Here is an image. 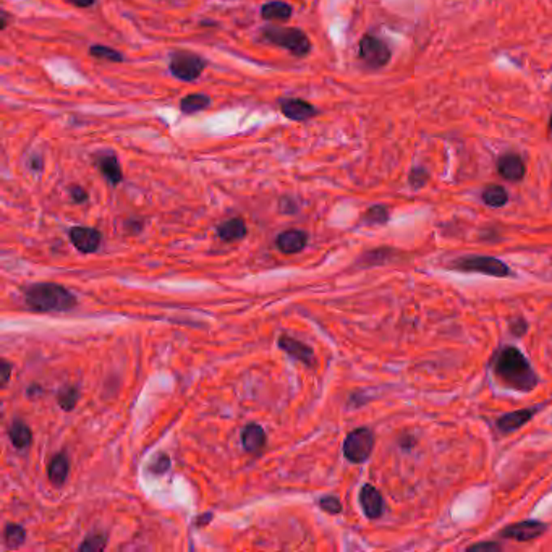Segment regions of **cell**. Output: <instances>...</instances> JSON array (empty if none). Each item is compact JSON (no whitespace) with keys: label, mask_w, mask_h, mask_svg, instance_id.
I'll return each mask as SVG.
<instances>
[{"label":"cell","mask_w":552,"mask_h":552,"mask_svg":"<svg viewBox=\"0 0 552 552\" xmlns=\"http://www.w3.org/2000/svg\"><path fill=\"white\" fill-rule=\"evenodd\" d=\"M494 374L502 384L518 392H529L538 386V376L525 355L515 347H504L494 360Z\"/></svg>","instance_id":"obj_1"},{"label":"cell","mask_w":552,"mask_h":552,"mask_svg":"<svg viewBox=\"0 0 552 552\" xmlns=\"http://www.w3.org/2000/svg\"><path fill=\"white\" fill-rule=\"evenodd\" d=\"M25 297L36 311H68L76 305L73 293L57 283H35L26 288Z\"/></svg>","instance_id":"obj_2"},{"label":"cell","mask_w":552,"mask_h":552,"mask_svg":"<svg viewBox=\"0 0 552 552\" xmlns=\"http://www.w3.org/2000/svg\"><path fill=\"white\" fill-rule=\"evenodd\" d=\"M262 37L274 46L287 49L295 56H305L311 49V44L305 32L298 28H290V26H287V28L286 26H267L262 31Z\"/></svg>","instance_id":"obj_3"},{"label":"cell","mask_w":552,"mask_h":552,"mask_svg":"<svg viewBox=\"0 0 552 552\" xmlns=\"http://www.w3.org/2000/svg\"><path fill=\"white\" fill-rule=\"evenodd\" d=\"M452 269L462 272H478V274L491 277L510 276L509 266L504 261L493 258V256H467L452 262Z\"/></svg>","instance_id":"obj_4"},{"label":"cell","mask_w":552,"mask_h":552,"mask_svg":"<svg viewBox=\"0 0 552 552\" xmlns=\"http://www.w3.org/2000/svg\"><path fill=\"white\" fill-rule=\"evenodd\" d=\"M374 447V436L368 428H358L350 433L343 442V455L353 463H363L369 458Z\"/></svg>","instance_id":"obj_5"},{"label":"cell","mask_w":552,"mask_h":552,"mask_svg":"<svg viewBox=\"0 0 552 552\" xmlns=\"http://www.w3.org/2000/svg\"><path fill=\"white\" fill-rule=\"evenodd\" d=\"M171 72L175 78L182 81H193L203 73L206 62L193 52H175L171 56Z\"/></svg>","instance_id":"obj_6"},{"label":"cell","mask_w":552,"mask_h":552,"mask_svg":"<svg viewBox=\"0 0 552 552\" xmlns=\"http://www.w3.org/2000/svg\"><path fill=\"white\" fill-rule=\"evenodd\" d=\"M360 57L369 67L379 68L384 67L391 60V49L378 37L363 36L362 41H360Z\"/></svg>","instance_id":"obj_7"},{"label":"cell","mask_w":552,"mask_h":552,"mask_svg":"<svg viewBox=\"0 0 552 552\" xmlns=\"http://www.w3.org/2000/svg\"><path fill=\"white\" fill-rule=\"evenodd\" d=\"M546 525L538 520H525L518 523L507 525V527L499 533L501 538L504 539H515V541H533L544 534Z\"/></svg>","instance_id":"obj_8"},{"label":"cell","mask_w":552,"mask_h":552,"mask_svg":"<svg viewBox=\"0 0 552 552\" xmlns=\"http://www.w3.org/2000/svg\"><path fill=\"white\" fill-rule=\"evenodd\" d=\"M538 412H539L538 407H532V408L517 410V412H512V413H505L497 419L496 426L502 434H509L513 433V431H518L520 428H523L528 422H532L533 417Z\"/></svg>","instance_id":"obj_9"},{"label":"cell","mask_w":552,"mask_h":552,"mask_svg":"<svg viewBox=\"0 0 552 552\" xmlns=\"http://www.w3.org/2000/svg\"><path fill=\"white\" fill-rule=\"evenodd\" d=\"M70 240L81 253H92L99 248L101 233L91 227H73L70 231Z\"/></svg>","instance_id":"obj_10"},{"label":"cell","mask_w":552,"mask_h":552,"mask_svg":"<svg viewBox=\"0 0 552 552\" xmlns=\"http://www.w3.org/2000/svg\"><path fill=\"white\" fill-rule=\"evenodd\" d=\"M360 504H362L366 517L371 520L379 518L384 510V501H382L381 493L371 484H364L360 491Z\"/></svg>","instance_id":"obj_11"},{"label":"cell","mask_w":552,"mask_h":552,"mask_svg":"<svg viewBox=\"0 0 552 552\" xmlns=\"http://www.w3.org/2000/svg\"><path fill=\"white\" fill-rule=\"evenodd\" d=\"M497 172L502 178L510 180V182H520L525 177V162L518 154H504L497 161Z\"/></svg>","instance_id":"obj_12"},{"label":"cell","mask_w":552,"mask_h":552,"mask_svg":"<svg viewBox=\"0 0 552 552\" xmlns=\"http://www.w3.org/2000/svg\"><path fill=\"white\" fill-rule=\"evenodd\" d=\"M278 347H281L283 352H287L290 357L300 360L303 362L306 366H313L314 364V352L309 347H306L305 343L295 341L292 337L282 336L281 341H278Z\"/></svg>","instance_id":"obj_13"},{"label":"cell","mask_w":552,"mask_h":552,"mask_svg":"<svg viewBox=\"0 0 552 552\" xmlns=\"http://www.w3.org/2000/svg\"><path fill=\"white\" fill-rule=\"evenodd\" d=\"M308 243V235L302 231H287L277 237V248L286 254H293L302 251Z\"/></svg>","instance_id":"obj_14"},{"label":"cell","mask_w":552,"mask_h":552,"mask_svg":"<svg viewBox=\"0 0 552 552\" xmlns=\"http://www.w3.org/2000/svg\"><path fill=\"white\" fill-rule=\"evenodd\" d=\"M282 114L295 122H305L314 116L316 109L302 99H287L282 102Z\"/></svg>","instance_id":"obj_15"},{"label":"cell","mask_w":552,"mask_h":552,"mask_svg":"<svg viewBox=\"0 0 552 552\" xmlns=\"http://www.w3.org/2000/svg\"><path fill=\"white\" fill-rule=\"evenodd\" d=\"M243 449L251 453H258L266 444V433L258 424H250L242 433Z\"/></svg>","instance_id":"obj_16"},{"label":"cell","mask_w":552,"mask_h":552,"mask_svg":"<svg viewBox=\"0 0 552 552\" xmlns=\"http://www.w3.org/2000/svg\"><path fill=\"white\" fill-rule=\"evenodd\" d=\"M217 235L226 242H235V240H242L247 235V226L242 219H231L217 227Z\"/></svg>","instance_id":"obj_17"},{"label":"cell","mask_w":552,"mask_h":552,"mask_svg":"<svg viewBox=\"0 0 552 552\" xmlns=\"http://www.w3.org/2000/svg\"><path fill=\"white\" fill-rule=\"evenodd\" d=\"M261 15L267 21H287L292 16V7L281 0H274L262 5Z\"/></svg>","instance_id":"obj_18"},{"label":"cell","mask_w":552,"mask_h":552,"mask_svg":"<svg viewBox=\"0 0 552 552\" xmlns=\"http://www.w3.org/2000/svg\"><path fill=\"white\" fill-rule=\"evenodd\" d=\"M68 458L65 453H57L49 463V479L56 486H62L68 477Z\"/></svg>","instance_id":"obj_19"},{"label":"cell","mask_w":552,"mask_h":552,"mask_svg":"<svg viewBox=\"0 0 552 552\" xmlns=\"http://www.w3.org/2000/svg\"><path fill=\"white\" fill-rule=\"evenodd\" d=\"M99 168L104 177L112 185L122 182V167H120V162L114 154H104L102 157H99Z\"/></svg>","instance_id":"obj_20"},{"label":"cell","mask_w":552,"mask_h":552,"mask_svg":"<svg viewBox=\"0 0 552 552\" xmlns=\"http://www.w3.org/2000/svg\"><path fill=\"white\" fill-rule=\"evenodd\" d=\"M8 436L16 449H26V447H30L32 439L30 426L21 422H16L12 424V428L8 431Z\"/></svg>","instance_id":"obj_21"},{"label":"cell","mask_w":552,"mask_h":552,"mask_svg":"<svg viewBox=\"0 0 552 552\" xmlns=\"http://www.w3.org/2000/svg\"><path fill=\"white\" fill-rule=\"evenodd\" d=\"M209 104H211L209 97L206 94H201V92H196V94L185 96L183 99L180 101V111L183 114H196L200 111H204Z\"/></svg>","instance_id":"obj_22"},{"label":"cell","mask_w":552,"mask_h":552,"mask_svg":"<svg viewBox=\"0 0 552 552\" xmlns=\"http://www.w3.org/2000/svg\"><path fill=\"white\" fill-rule=\"evenodd\" d=\"M481 198H483L484 204H488L491 207H502V206L507 204V201H509V195H507L504 187H499V185H491V187H488L483 191Z\"/></svg>","instance_id":"obj_23"},{"label":"cell","mask_w":552,"mask_h":552,"mask_svg":"<svg viewBox=\"0 0 552 552\" xmlns=\"http://www.w3.org/2000/svg\"><path fill=\"white\" fill-rule=\"evenodd\" d=\"M4 536H5V544H7L10 549H16L25 543L26 533H25V529L20 527V525L10 523V525H7V527H5Z\"/></svg>","instance_id":"obj_24"},{"label":"cell","mask_w":552,"mask_h":552,"mask_svg":"<svg viewBox=\"0 0 552 552\" xmlns=\"http://www.w3.org/2000/svg\"><path fill=\"white\" fill-rule=\"evenodd\" d=\"M90 54L92 57L109 60V62H122L123 60L122 54L116 51V49H111V47H106V46H92L90 49Z\"/></svg>","instance_id":"obj_25"},{"label":"cell","mask_w":552,"mask_h":552,"mask_svg":"<svg viewBox=\"0 0 552 552\" xmlns=\"http://www.w3.org/2000/svg\"><path fill=\"white\" fill-rule=\"evenodd\" d=\"M57 400L60 407L70 412V410L76 405V402H78V389H76V387H65V389L59 392Z\"/></svg>","instance_id":"obj_26"},{"label":"cell","mask_w":552,"mask_h":552,"mask_svg":"<svg viewBox=\"0 0 552 552\" xmlns=\"http://www.w3.org/2000/svg\"><path fill=\"white\" fill-rule=\"evenodd\" d=\"M364 221L368 223H378V226H381V223L389 221V212H387L384 206H373L364 214Z\"/></svg>","instance_id":"obj_27"},{"label":"cell","mask_w":552,"mask_h":552,"mask_svg":"<svg viewBox=\"0 0 552 552\" xmlns=\"http://www.w3.org/2000/svg\"><path fill=\"white\" fill-rule=\"evenodd\" d=\"M107 546V539L102 534H92L87 538L83 544L80 546V551H102Z\"/></svg>","instance_id":"obj_28"},{"label":"cell","mask_w":552,"mask_h":552,"mask_svg":"<svg viewBox=\"0 0 552 552\" xmlns=\"http://www.w3.org/2000/svg\"><path fill=\"white\" fill-rule=\"evenodd\" d=\"M319 505H321V509H324L327 513H332V515H337V513L342 512V504L336 496L322 497V499L319 501Z\"/></svg>","instance_id":"obj_29"},{"label":"cell","mask_w":552,"mask_h":552,"mask_svg":"<svg viewBox=\"0 0 552 552\" xmlns=\"http://www.w3.org/2000/svg\"><path fill=\"white\" fill-rule=\"evenodd\" d=\"M426 180H428V173H426L423 168H415V171L412 172V177H410V182H412L415 188L423 187V185L426 183Z\"/></svg>","instance_id":"obj_30"},{"label":"cell","mask_w":552,"mask_h":552,"mask_svg":"<svg viewBox=\"0 0 552 552\" xmlns=\"http://www.w3.org/2000/svg\"><path fill=\"white\" fill-rule=\"evenodd\" d=\"M499 549H501L499 543H478L468 548V551H473V552H479V551L488 552V551H499Z\"/></svg>","instance_id":"obj_31"},{"label":"cell","mask_w":552,"mask_h":552,"mask_svg":"<svg viewBox=\"0 0 552 552\" xmlns=\"http://www.w3.org/2000/svg\"><path fill=\"white\" fill-rule=\"evenodd\" d=\"M527 329H528L527 321L522 319V318H520V319H515V321H513L512 324H510V331H512L515 336H518V337L523 336V334H525V331H527Z\"/></svg>","instance_id":"obj_32"},{"label":"cell","mask_w":552,"mask_h":552,"mask_svg":"<svg viewBox=\"0 0 552 552\" xmlns=\"http://www.w3.org/2000/svg\"><path fill=\"white\" fill-rule=\"evenodd\" d=\"M70 195H72V200L75 203H83V201L87 200V195L83 188L80 187H72L70 188Z\"/></svg>","instance_id":"obj_33"},{"label":"cell","mask_w":552,"mask_h":552,"mask_svg":"<svg viewBox=\"0 0 552 552\" xmlns=\"http://www.w3.org/2000/svg\"><path fill=\"white\" fill-rule=\"evenodd\" d=\"M168 465H171V462H168V458H167L166 455H161V457H159V460L156 462V465L152 467L151 470H152V472H156V473H164V472H166V470L168 468Z\"/></svg>","instance_id":"obj_34"},{"label":"cell","mask_w":552,"mask_h":552,"mask_svg":"<svg viewBox=\"0 0 552 552\" xmlns=\"http://www.w3.org/2000/svg\"><path fill=\"white\" fill-rule=\"evenodd\" d=\"M10 371H12V366H10L7 362H2V386H7Z\"/></svg>","instance_id":"obj_35"},{"label":"cell","mask_w":552,"mask_h":552,"mask_svg":"<svg viewBox=\"0 0 552 552\" xmlns=\"http://www.w3.org/2000/svg\"><path fill=\"white\" fill-rule=\"evenodd\" d=\"M68 2L76 5V7L85 8V7H91V5L94 4V0H68Z\"/></svg>","instance_id":"obj_36"},{"label":"cell","mask_w":552,"mask_h":552,"mask_svg":"<svg viewBox=\"0 0 552 552\" xmlns=\"http://www.w3.org/2000/svg\"><path fill=\"white\" fill-rule=\"evenodd\" d=\"M548 131H549V136L552 138V116H551V120H549V127H548Z\"/></svg>","instance_id":"obj_37"}]
</instances>
